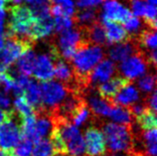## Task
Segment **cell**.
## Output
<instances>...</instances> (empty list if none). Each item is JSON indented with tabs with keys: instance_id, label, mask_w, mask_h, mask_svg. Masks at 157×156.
I'll return each mask as SVG.
<instances>
[{
	"instance_id": "1",
	"label": "cell",
	"mask_w": 157,
	"mask_h": 156,
	"mask_svg": "<svg viewBox=\"0 0 157 156\" xmlns=\"http://www.w3.org/2000/svg\"><path fill=\"white\" fill-rule=\"evenodd\" d=\"M105 139L106 152L128 153L133 143V124H105L102 126Z\"/></svg>"
},
{
	"instance_id": "2",
	"label": "cell",
	"mask_w": 157,
	"mask_h": 156,
	"mask_svg": "<svg viewBox=\"0 0 157 156\" xmlns=\"http://www.w3.org/2000/svg\"><path fill=\"white\" fill-rule=\"evenodd\" d=\"M4 45L0 51V73H6L16 60L26 52L31 51L34 41L29 37L16 35L4 36Z\"/></svg>"
},
{
	"instance_id": "3",
	"label": "cell",
	"mask_w": 157,
	"mask_h": 156,
	"mask_svg": "<svg viewBox=\"0 0 157 156\" xmlns=\"http://www.w3.org/2000/svg\"><path fill=\"white\" fill-rule=\"evenodd\" d=\"M36 18L30 8L22 5H15L10 8V20L7 25L5 35H16L20 37H29L31 27Z\"/></svg>"
},
{
	"instance_id": "4",
	"label": "cell",
	"mask_w": 157,
	"mask_h": 156,
	"mask_svg": "<svg viewBox=\"0 0 157 156\" xmlns=\"http://www.w3.org/2000/svg\"><path fill=\"white\" fill-rule=\"evenodd\" d=\"M21 117L12 109L5 110V118L0 125V149L13 150L20 141Z\"/></svg>"
},
{
	"instance_id": "5",
	"label": "cell",
	"mask_w": 157,
	"mask_h": 156,
	"mask_svg": "<svg viewBox=\"0 0 157 156\" xmlns=\"http://www.w3.org/2000/svg\"><path fill=\"white\" fill-rule=\"evenodd\" d=\"M41 100L43 108L46 112H50L65 98L68 94V89L65 86L54 81H46L40 84Z\"/></svg>"
},
{
	"instance_id": "6",
	"label": "cell",
	"mask_w": 157,
	"mask_h": 156,
	"mask_svg": "<svg viewBox=\"0 0 157 156\" xmlns=\"http://www.w3.org/2000/svg\"><path fill=\"white\" fill-rule=\"evenodd\" d=\"M84 140L86 156H105L106 154L105 135L97 125H90L86 129Z\"/></svg>"
},
{
	"instance_id": "7",
	"label": "cell",
	"mask_w": 157,
	"mask_h": 156,
	"mask_svg": "<svg viewBox=\"0 0 157 156\" xmlns=\"http://www.w3.org/2000/svg\"><path fill=\"white\" fill-rule=\"evenodd\" d=\"M147 65L149 64L147 61L146 53L143 50H140L136 54L122 61L119 69H121V72L124 76V78L131 81L143 75L146 71Z\"/></svg>"
},
{
	"instance_id": "8",
	"label": "cell",
	"mask_w": 157,
	"mask_h": 156,
	"mask_svg": "<svg viewBox=\"0 0 157 156\" xmlns=\"http://www.w3.org/2000/svg\"><path fill=\"white\" fill-rule=\"evenodd\" d=\"M82 97H84L86 105L89 106L92 116L97 118L109 116L111 108L114 106L101 97L96 88H90L89 89H86L85 93L82 94Z\"/></svg>"
},
{
	"instance_id": "9",
	"label": "cell",
	"mask_w": 157,
	"mask_h": 156,
	"mask_svg": "<svg viewBox=\"0 0 157 156\" xmlns=\"http://www.w3.org/2000/svg\"><path fill=\"white\" fill-rule=\"evenodd\" d=\"M129 84L130 81L128 79L122 76H118L101 84L98 88H96V89L101 97L109 102L111 105H114V97L123 88H125Z\"/></svg>"
},
{
	"instance_id": "10",
	"label": "cell",
	"mask_w": 157,
	"mask_h": 156,
	"mask_svg": "<svg viewBox=\"0 0 157 156\" xmlns=\"http://www.w3.org/2000/svg\"><path fill=\"white\" fill-rule=\"evenodd\" d=\"M84 39L90 45L94 46H109L106 40L105 30L101 20H97L88 27H81Z\"/></svg>"
},
{
	"instance_id": "11",
	"label": "cell",
	"mask_w": 157,
	"mask_h": 156,
	"mask_svg": "<svg viewBox=\"0 0 157 156\" xmlns=\"http://www.w3.org/2000/svg\"><path fill=\"white\" fill-rule=\"evenodd\" d=\"M140 50H142V49L139 48L133 37H130L125 42H121L111 47L109 55L110 59L115 61V62H122V61L129 58L130 55H134Z\"/></svg>"
},
{
	"instance_id": "12",
	"label": "cell",
	"mask_w": 157,
	"mask_h": 156,
	"mask_svg": "<svg viewBox=\"0 0 157 156\" xmlns=\"http://www.w3.org/2000/svg\"><path fill=\"white\" fill-rule=\"evenodd\" d=\"M58 41H59V47H58V49L59 50L61 49L62 51L67 50V49H76L77 50L78 47L82 43H88L84 39L82 28L78 26L73 28V29L71 28V29L62 32Z\"/></svg>"
},
{
	"instance_id": "13",
	"label": "cell",
	"mask_w": 157,
	"mask_h": 156,
	"mask_svg": "<svg viewBox=\"0 0 157 156\" xmlns=\"http://www.w3.org/2000/svg\"><path fill=\"white\" fill-rule=\"evenodd\" d=\"M132 15L127 8L123 7L117 0H106L104 4L102 18L115 22H124Z\"/></svg>"
},
{
	"instance_id": "14",
	"label": "cell",
	"mask_w": 157,
	"mask_h": 156,
	"mask_svg": "<svg viewBox=\"0 0 157 156\" xmlns=\"http://www.w3.org/2000/svg\"><path fill=\"white\" fill-rule=\"evenodd\" d=\"M101 21L105 30L106 40L109 45H111L113 43L125 42V41H127L130 38L128 33L125 31L122 25H121L118 22L110 21V20L105 19L102 17H101Z\"/></svg>"
},
{
	"instance_id": "15",
	"label": "cell",
	"mask_w": 157,
	"mask_h": 156,
	"mask_svg": "<svg viewBox=\"0 0 157 156\" xmlns=\"http://www.w3.org/2000/svg\"><path fill=\"white\" fill-rule=\"evenodd\" d=\"M32 73L37 80L42 82L51 81L54 76V66L51 57L48 54H43L36 58V63Z\"/></svg>"
},
{
	"instance_id": "16",
	"label": "cell",
	"mask_w": 157,
	"mask_h": 156,
	"mask_svg": "<svg viewBox=\"0 0 157 156\" xmlns=\"http://www.w3.org/2000/svg\"><path fill=\"white\" fill-rule=\"evenodd\" d=\"M115 72V66L109 60H104L100 64H98L96 67L93 69L90 73V86L94 88V85L100 83H105L109 79Z\"/></svg>"
},
{
	"instance_id": "17",
	"label": "cell",
	"mask_w": 157,
	"mask_h": 156,
	"mask_svg": "<svg viewBox=\"0 0 157 156\" xmlns=\"http://www.w3.org/2000/svg\"><path fill=\"white\" fill-rule=\"evenodd\" d=\"M54 30V20L51 16H46L42 18H36L34 24L31 27L30 33H29V38L33 41L45 38L51 34Z\"/></svg>"
},
{
	"instance_id": "18",
	"label": "cell",
	"mask_w": 157,
	"mask_h": 156,
	"mask_svg": "<svg viewBox=\"0 0 157 156\" xmlns=\"http://www.w3.org/2000/svg\"><path fill=\"white\" fill-rule=\"evenodd\" d=\"M24 97H25L28 104L34 109V116L44 109L42 100H41L40 85L35 80H30V82H29L25 93H24Z\"/></svg>"
},
{
	"instance_id": "19",
	"label": "cell",
	"mask_w": 157,
	"mask_h": 156,
	"mask_svg": "<svg viewBox=\"0 0 157 156\" xmlns=\"http://www.w3.org/2000/svg\"><path fill=\"white\" fill-rule=\"evenodd\" d=\"M139 98L138 91L133 85H128L125 88H123L121 92H119L117 97H114L113 104L114 105L119 106H129L132 104H134L135 101H137Z\"/></svg>"
},
{
	"instance_id": "20",
	"label": "cell",
	"mask_w": 157,
	"mask_h": 156,
	"mask_svg": "<svg viewBox=\"0 0 157 156\" xmlns=\"http://www.w3.org/2000/svg\"><path fill=\"white\" fill-rule=\"evenodd\" d=\"M98 10L97 8H86L84 10L78 11L75 15H73V23L78 27H88L90 24L97 21Z\"/></svg>"
},
{
	"instance_id": "21",
	"label": "cell",
	"mask_w": 157,
	"mask_h": 156,
	"mask_svg": "<svg viewBox=\"0 0 157 156\" xmlns=\"http://www.w3.org/2000/svg\"><path fill=\"white\" fill-rule=\"evenodd\" d=\"M37 117V122H36V131L38 133L39 137L42 139L43 137L49 136L51 133L53 124L51 120L50 116L46 112V110L43 109L42 112L35 114Z\"/></svg>"
},
{
	"instance_id": "22",
	"label": "cell",
	"mask_w": 157,
	"mask_h": 156,
	"mask_svg": "<svg viewBox=\"0 0 157 156\" xmlns=\"http://www.w3.org/2000/svg\"><path fill=\"white\" fill-rule=\"evenodd\" d=\"M110 118L113 121L117 122V124H124V125H129L133 124V116L130 113L127 108L124 106H119V105H114L111 108L109 116Z\"/></svg>"
},
{
	"instance_id": "23",
	"label": "cell",
	"mask_w": 157,
	"mask_h": 156,
	"mask_svg": "<svg viewBox=\"0 0 157 156\" xmlns=\"http://www.w3.org/2000/svg\"><path fill=\"white\" fill-rule=\"evenodd\" d=\"M135 122L141 130H150L156 128L157 125V118L156 114L149 108H145L144 112L135 117Z\"/></svg>"
},
{
	"instance_id": "24",
	"label": "cell",
	"mask_w": 157,
	"mask_h": 156,
	"mask_svg": "<svg viewBox=\"0 0 157 156\" xmlns=\"http://www.w3.org/2000/svg\"><path fill=\"white\" fill-rule=\"evenodd\" d=\"M35 63H36V55L33 51H28L25 54H23L18 59L17 62V68L20 74H23V75L26 76L32 74Z\"/></svg>"
},
{
	"instance_id": "25",
	"label": "cell",
	"mask_w": 157,
	"mask_h": 156,
	"mask_svg": "<svg viewBox=\"0 0 157 156\" xmlns=\"http://www.w3.org/2000/svg\"><path fill=\"white\" fill-rule=\"evenodd\" d=\"M49 139H41L33 146L31 156H56Z\"/></svg>"
},
{
	"instance_id": "26",
	"label": "cell",
	"mask_w": 157,
	"mask_h": 156,
	"mask_svg": "<svg viewBox=\"0 0 157 156\" xmlns=\"http://www.w3.org/2000/svg\"><path fill=\"white\" fill-rule=\"evenodd\" d=\"M14 106L20 117H27L34 116V109L28 104L25 97H17L14 101Z\"/></svg>"
},
{
	"instance_id": "27",
	"label": "cell",
	"mask_w": 157,
	"mask_h": 156,
	"mask_svg": "<svg viewBox=\"0 0 157 156\" xmlns=\"http://www.w3.org/2000/svg\"><path fill=\"white\" fill-rule=\"evenodd\" d=\"M90 116H92V114H90V110L89 108L88 105H86V102L85 101L84 104L77 109V112H75V114H74V116H73L72 121L74 122V125L75 126H82L85 122H86V120L90 117Z\"/></svg>"
},
{
	"instance_id": "28",
	"label": "cell",
	"mask_w": 157,
	"mask_h": 156,
	"mask_svg": "<svg viewBox=\"0 0 157 156\" xmlns=\"http://www.w3.org/2000/svg\"><path fill=\"white\" fill-rule=\"evenodd\" d=\"M156 76L155 74H148L140 78L138 81V88L144 93H151L155 89Z\"/></svg>"
},
{
	"instance_id": "29",
	"label": "cell",
	"mask_w": 157,
	"mask_h": 156,
	"mask_svg": "<svg viewBox=\"0 0 157 156\" xmlns=\"http://www.w3.org/2000/svg\"><path fill=\"white\" fill-rule=\"evenodd\" d=\"M33 149V143L26 138H20V141L13 149L16 156H31Z\"/></svg>"
},
{
	"instance_id": "30",
	"label": "cell",
	"mask_w": 157,
	"mask_h": 156,
	"mask_svg": "<svg viewBox=\"0 0 157 156\" xmlns=\"http://www.w3.org/2000/svg\"><path fill=\"white\" fill-rule=\"evenodd\" d=\"M124 24V27H125V31L129 33V36L130 37H134L136 36L139 33V29H140V23L139 19L136 17V16H133L132 14L130 17L126 20V21L123 22Z\"/></svg>"
},
{
	"instance_id": "31",
	"label": "cell",
	"mask_w": 157,
	"mask_h": 156,
	"mask_svg": "<svg viewBox=\"0 0 157 156\" xmlns=\"http://www.w3.org/2000/svg\"><path fill=\"white\" fill-rule=\"evenodd\" d=\"M73 25H74V23H73L72 18L67 17V16H58L55 19V22H54L55 29L59 33L71 29Z\"/></svg>"
},
{
	"instance_id": "32",
	"label": "cell",
	"mask_w": 157,
	"mask_h": 156,
	"mask_svg": "<svg viewBox=\"0 0 157 156\" xmlns=\"http://www.w3.org/2000/svg\"><path fill=\"white\" fill-rule=\"evenodd\" d=\"M147 6V2L143 0H130V7L133 14L136 16H144L145 9Z\"/></svg>"
},
{
	"instance_id": "33",
	"label": "cell",
	"mask_w": 157,
	"mask_h": 156,
	"mask_svg": "<svg viewBox=\"0 0 157 156\" xmlns=\"http://www.w3.org/2000/svg\"><path fill=\"white\" fill-rule=\"evenodd\" d=\"M102 2H104V0H76L77 6L80 8V9H84V8H92V7L100 5V4Z\"/></svg>"
},
{
	"instance_id": "34",
	"label": "cell",
	"mask_w": 157,
	"mask_h": 156,
	"mask_svg": "<svg viewBox=\"0 0 157 156\" xmlns=\"http://www.w3.org/2000/svg\"><path fill=\"white\" fill-rule=\"evenodd\" d=\"M156 97H157V93H156V89H154V91L149 94V97H148L146 101V104H147L146 106L155 113H156V104H157Z\"/></svg>"
},
{
	"instance_id": "35",
	"label": "cell",
	"mask_w": 157,
	"mask_h": 156,
	"mask_svg": "<svg viewBox=\"0 0 157 156\" xmlns=\"http://www.w3.org/2000/svg\"><path fill=\"white\" fill-rule=\"evenodd\" d=\"M0 108L7 109L10 108V98L6 96L5 93H3L0 96Z\"/></svg>"
},
{
	"instance_id": "36",
	"label": "cell",
	"mask_w": 157,
	"mask_h": 156,
	"mask_svg": "<svg viewBox=\"0 0 157 156\" xmlns=\"http://www.w3.org/2000/svg\"><path fill=\"white\" fill-rule=\"evenodd\" d=\"M4 118H5V112H2L0 109V125L2 124V122L4 121Z\"/></svg>"
},
{
	"instance_id": "37",
	"label": "cell",
	"mask_w": 157,
	"mask_h": 156,
	"mask_svg": "<svg viewBox=\"0 0 157 156\" xmlns=\"http://www.w3.org/2000/svg\"><path fill=\"white\" fill-rule=\"evenodd\" d=\"M109 156H131L129 153H124V154H119V153H113L109 154Z\"/></svg>"
},
{
	"instance_id": "38",
	"label": "cell",
	"mask_w": 157,
	"mask_h": 156,
	"mask_svg": "<svg viewBox=\"0 0 157 156\" xmlns=\"http://www.w3.org/2000/svg\"><path fill=\"white\" fill-rule=\"evenodd\" d=\"M5 1L4 0H0V11L4 9V6H5Z\"/></svg>"
},
{
	"instance_id": "39",
	"label": "cell",
	"mask_w": 157,
	"mask_h": 156,
	"mask_svg": "<svg viewBox=\"0 0 157 156\" xmlns=\"http://www.w3.org/2000/svg\"><path fill=\"white\" fill-rule=\"evenodd\" d=\"M12 1H14L15 3H20V2H22L23 1V0H12ZM26 1H30V0H26Z\"/></svg>"
},
{
	"instance_id": "40",
	"label": "cell",
	"mask_w": 157,
	"mask_h": 156,
	"mask_svg": "<svg viewBox=\"0 0 157 156\" xmlns=\"http://www.w3.org/2000/svg\"><path fill=\"white\" fill-rule=\"evenodd\" d=\"M3 93H4V92H2V91H1V89H0V96H1V94H2Z\"/></svg>"
},
{
	"instance_id": "41",
	"label": "cell",
	"mask_w": 157,
	"mask_h": 156,
	"mask_svg": "<svg viewBox=\"0 0 157 156\" xmlns=\"http://www.w3.org/2000/svg\"><path fill=\"white\" fill-rule=\"evenodd\" d=\"M56 156H69V155H56Z\"/></svg>"
},
{
	"instance_id": "42",
	"label": "cell",
	"mask_w": 157,
	"mask_h": 156,
	"mask_svg": "<svg viewBox=\"0 0 157 156\" xmlns=\"http://www.w3.org/2000/svg\"><path fill=\"white\" fill-rule=\"evenodd\" d=\"M11 156H16V155H15V154H14V153H13V154H12V155H11Z\"/></svg>"
}]
</instances>
